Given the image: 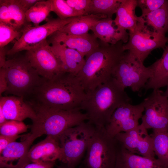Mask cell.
Returning a JSON list of instances; mask_svg holds the SVG:
<instances>
[{
    "mask_svg": "<svg viewBox=\"0 0 168 168\" xmlns=\"http://www.w3.org/2000/svg\"><path fill=\"white\" fill-rule=\"evenodd\" d=\"M163 94L168 98V84L166 86V89L165 91L163 92Z\"/></svg>",
    "mask_w": 168,
    "mask_h": 168,
    "instance_id": "7bdbcfd3",
    "label": "cell"
},
{
    "mask_svg": "<svg viewBox=\"0 0 168 168\" xmlns=\"http://www.w3.org/2000/svg\"><path fill=\"white\" fill-rule=\"evenodd\" d=\"M0 106L7 120L22 121L29 118L33 122L36 118L35 111L22 97L15 96L0 97Z\"/></svg>",
    "mask_w": 168,
    "mask_h": 168,
    "instance_id": "e0dca14e",
    "label": "cell"
},
{
    "mask_svg": "<svg viewBox=\"0 0 168 168\" xmlns=\"http://www.w3.org/2000/svg\"><path fill=\"white\" fill-rule=\"evenodd\" d=\"M114 138L131 153L155 158L152 138L142 124L128 132L119 133Z\"/></svg>",
    "mask_w": 168,
    "mask_h": 168,
    "instance_id": "5bb4252c",
    "label": "cell"
},
{
    "mask_svg": "<svg viewBox=\"0 0 168 168\" xmlns=\"http://www.w3.org/2000/svg\"><path fill=\"white\" fill-rule=\"evenodd\" d=\"M36 118L30 132L38 137L45 134L58 139L67 129L87 121L86 114L79 108L69 110L34 107Z\"/></svg>",
    "mask_w": 168,
    "mask_h": 168,
    "instance_id": "277c9868",
    "label": "cell"
},
{
    "mask_svg": "<svg viewBox=\"0 0 168 168\" xmlns=\"http://www.w3.org/2000/svg\"><path fill=\"white\" fill-rule=\"evenodd\" d=\"M26 135L13 136L0 135V153L11 143L15 142L18 138L24 137Z\"/></svg>",
    "mask_w": 168,
    "mask_h": 168,
    "instance_id": "d590c367",
    "label": "cell"
},
{
    "mask_svg": "<svg viewBox=\"0 0 168 168\" xmlns=\"http://www.w3.org/2000/svg\"><path fill=\"white\" fill-rule=\"evenodd\" d=\"M5 71L7 88V95L27 98L44 80L32 66L25 56H18L6 60Z\"/></svg>",
    "mask_w": 168,
    "mask_h": 168,
    "instance_id": "5b68a950",
    "label": "cell"
},
{
    "mask_svg": "<svg viewBox=\"0 0 168 168\" xmlns=\"http://www.w3.org/2000/svg\"><path fill=\"white\" fill-rule=\"evenodd\" d=\"M128 41L124 44L125 51H128L143 63L151 52L158 48L164 49L168 38L152 31L138 21L136 27L129 31Z\"/></svg>",
    "mask_w": 168,
    "mask_h": 168,
    "instance_id": "9c48e42d",
    "label": "cell"
},
{
    "mask_svg": "<svg viewBox=\"0 0 168 168\" xmlns=\"http://www.w3.org/2000/svg\"><path fill=\"white\" fill-rule=\"evenodd\" d=\"M61 154V150L58 140L47 136L44 139L30 148L27 159L28 163L54 162L58 160Z\"/></svg>",
    "mask_w": 168,
    "mask_h": 168,
    "instance_id": "ac0fdd59",
    "label": "cell"
},
{
    "mask_svg": "<svg viewBox=\"0 0 168 168\" xmlns=\"http://www.w3.org/2000/svg\"><path fill=\"white\" fill-rule=\"evenodd\" d=\"M163 93L154 89L142 101L145 113L141 124L147 129L168 132V98Z\"/></svg>",
    "mask_w": 168,
    "mask_h": 168,
    "instance_id": "7c38bea8",
    "label": "cell"
},
{
    "mask_svg": "<svg viewBox=\"0 0 168 168\" xmlns=\"http://www.w3.org/2000/svg\"><path fill=\"white\" fill-rule=\"evenodd\" d=\"M7 120L6 119L2 107L0 106V126L6 122Z\"/></svg>",
    "mask_w": 168,
    "mask_h": 168,
    "instance_id": "60d3db41",
    "label": "cell"
},
{
    "mask_svg": "<svg viewBox=\"0 0 168 168\" xmlns=\"http://www.w3.org/2000/svg\"><path fill=\"white\" fill-rule=\"evenodd\" d=\"M52 12L51 0H40L37 2L26 12L27 22H32L35 26L45 20Z\"/></svg>",
    "mask_w": 168,
    "mask_h": 168,
    "instance_id": "484cf974",
    "label": "cell"
},
{
    "mask_svg": "<svg viewBox=\"0 0 168 168\" xmlns=\"http://www.w3.org/2000/svg\"><path fill=\"white\" fill-rule=\"evenodd\" d=\"M52 12L61 19L80 16L67 3L65 0H51Z\"/></svg>",
    "mask_w": 168,
    "mask_h": 168,
    "instance_id": "4dcf8cb0",
    "label": "cell"
},
{
    "mask_svg": "<svg viewBox=\"0 0 168 168\" xmlns=\"http://www.w3.org/2000/svg\"><path fill=\"white\" fill-rule=\"evenodd\" d=\"M25 56L39 75L45 80H52L68 72L51 49L47 40L26 51Z\"/></svg>",
    "mask_w": 168,
    "mask_h": 168,
    "instance_id": "30bf717a",
    "label": "cell"
},
{
    "mask_svg": "<svg viewBox=\"0 0 168 168\" xmlns=\"http://www.w3.org/2000/svg\"><path fill=\"white\" fill-rule=\"evenodd\" d=\"M131 100L124 89L112 77L86 93L80 109L85 111L87 121L95 127H105L115 110Z\"/></svg>",
    "mask_w": 168,
    "mask_h": 168,
    "instance_id": "7a4b0ae2",
    "label": "cell"
},
{
    "mask_svg": "<svg viewBox=\"0 0 168 168\" xmlns=\"http://www.w3.org/2000/svg\"><path fill=\"white\" fill-rule=\"evenodd\" d=\"M138 21L149 30L165 35L168 30V0L156 10L138 17Z\"/></svg>",
    "mask_w": 168,
    "mask_h": 168,
    "instance_id": "603a6c76",
    "label": "cell"
},
{
    "mask_svg": "<svg viewBox=\"0 0 168 168\" xmlns=\"http://www.w3.org/2000/svg\"><path fill=\"white\" fill-rule=\"evenodd\" d=\"M91 30L97 39L105 43L115 44L122 41L125 44L128 41L129 34L127 30L117 26L112 18L100 20Z\"/></svg>",
    "mask_w": 168,
    "mask_h": 168,
    "instance_id": "d6986e66",
    "label": "cell"
},
{
    "mask_svg": "<svg viewBox=\"0 0 168 168\" xmlns=\"http://www.w3.org/2000/svg\"><path fill=\"white\" fill-rule=\"evenodd\" d=\"M152 76L144 88L145 91L159 89L168 84V44L164 49L161 58L148 67Z\"/></svg>",
    "mask_w": 168,
    "mask_h": 168,
    "instance_id": "7402d4cb",
    "label": "cell"
},
{
    "mask_svg": "<svg viewBox=\"0 0 168 168\" xmlns=\"http://www.w3.org/2000/svg\"><path fill=\"white\" fill-rule=\"evenodd\" d=\"M7 53L4 48H0V67H3L7 60H6V56Z\"/></svg>",
    "mask_w": 168,
    "mask_h": 168,
    "instance_id": "ab89813d",
    "label": "cell"
},
{
    "mask_svg": "<svg viewBox=\"0 0 168 168\" xmlns=\"http://www.w3.org/2000/svg\"><path fill=\"white\" fill-rule=\"evenodd\" d=\"M166 0H137V7L142 11V16H144L160 7Z\"/></svg>",
    "mask_w": 168,
    "mask_h": 168,
    "instance_id": "d6a6232c",
    "label": "cell"
},
{
    "mask_svg": "<svg viewBox=\"0 0 168 168\" xmlns=\"http://www.w3.org/2000/svg\"><path fill=\"white\" fill-rule=\"evenodd\" d=\"M144 108L143 102L133 105L127 103L114 111L109 122L105 127L108 134L114 138L117 134L128 132L138 126Z\"/></svg>",
    "mask_w": 168,
    "mask_h": 168,
    "instance_id": "4fadbf2b",
    "label": "cell"
},
{
    "mask_svg": "<svg viewBox=\"0 0 168 168\" xmlns=\"http://www.w3.org/2000/svg\"><path fill=\"white\" fill-rule=\"evenodd\" d=\"M28 128L23 121L9 120L0 126L1 135L13 136L26 132Z\"/></svg>",
    "mask_w": 168,
    "mask_h": 168,
    "instance_id": "1f68e13d",
    "label": "cell"
},
{
    "mask_svg": "<svg viewBox=\"0 0 168 168\" xmlns=\"http://www.w3.org/2000/svg\"><path fill=\"white\" fill-rule=\"evenodd\" d=\"M23 31L13 26L0 22V48H4L15 39L18 40Z\"/></svg>",
    "mask_w": 168,
    "mask_h": 168,
    "instance_id": "f546056e",
    "label": "cell"
},
{
    "mask_svg": "<svg viewBox=\"0 0 168 168\" xmlns=\"http://www.w3.org/2000/svg\"><path fill=\"white\" fill-rule=\"evenodd\" d=\"M100 42L99 46L86 57L84 66L76 75L86 93L113 77L125 52L122 41L115 44Z\"/></svg>",
    "mask_w": 168,
    "mask_h": 168,
    "instance_id": "3957f363",
    "label": "cell"
},
{
    "mask_svg": "<svg viewBox=\"0 0 168 168\" xmlns=\"http://www.w3.org/2000/svg\"><path fill=\"white\" fill-rule=\"evenodd\" d=\"M86 97L76 75L66 72L44 79L25 100L32 107L69 110L80 108Z\"/></svg>",
    "mask_w": 168,
    "mask_h": 168,
    "instance_id": "6da1fadb",
    "label": "cell"
},
{
    "mask_svg": "<svg viewBox=\"0 0 168 168\" xmlns=\"http://www.w3.org/2000/svg\"><path fill=\"white\" fill-rule=\"evenodd\" d=\"M37 138L30 132L26 134L22 141H15L8 145L0 153V168H21L28 163V152Z\"/></svg>",
    "mask_w": 168,
    "mask_h": 168,
    "instance_id": "9a60e30c",
    "label": "cell"
},
{
    "mask_svg": "<svg viewBox=\"0 0 168 168\" xmlns=\"http://www.w3.org/2000/svg\"><path fill=\"white\" fill-rule=\"evenodd\" d=\"M106 18H107L106 16L102 14H90L79 16L58 31L72 35H86L98 21Z\"/></svg>",
    "mask_w": 168,
    "mask_h": 168,
    "instance_id": "cb8c5ba5",
    "label": "cell"
},
{
    "mask_svg": "<svg viewBox=\"0 0 168 168\" xmlns=\"http://www.w3.org/2000/svg\"><path fill=\"white\" fill-rule=\"evenodd\" d=\"M7 88V82L6 75V72L3 68L0 69V96H2V94L5 92Z\"/></svg>",
    "mask_w": 168,
    "mask_h": 168,
    "instance_id": "74e56055",
    "label": "cell"
},
{
    "mask_svg": "<svg viewBox=\"0 0 168 168\" xmlns=\"http://www.w3.org/2000/svg\"><path fill=\"white\" fill-rule=\"evenodd\" d=\"M125 52L115 69L112 77L125 89L131 88L133 92H138L144 88L152 76L148 67L128 51Z\"/></svg>",
    "mask_w": 168,
    "mask_h": 168,
    "instance_id": "ba28073f",
    "label": "cell"
},
{
    "mask_svg": "<svg viewBox=\"0 0 168 168\" xmlns=\"http://www.w3.org/2000/svg\"><path fill=\"white\" fill-rule=\"evenodd\" d=\"M10 16L14 26L24 31L31 26L26 18L27 11L20 4L19 0H7Z\"/></svg>",
    "mask_w": 168,
    "mask_h": 168,
    "instance_id": "f1b7e54d",
    "label": "cell"
},
{
    "mask_svg": "<svg viewBox=\"0 0 168 168\" xmlns=\"http://www.w3.org/2000/svg\"><path fill=\"white\" fill-rule=\"evenodd\" d=\"M68 4L81 16L88 14L91 0H65Z\"/></svg>",
    "mask_w": 168,
    "mask_h": 168,
    "instance_id": "836d02e7",
    "label": "cell"
},
{
    "mask_svg": "<svg viewBox=\"0 0 168 168\" xmlns=\"http://www.w3.org/2000/svg\"><path fill=\"white\" fill-rule=\"evenodd\" d=\"M0 22L15 26L10 16L7 0H0Z\"/></svg>",
    "mask_w": 168,
    "mask_h": 168,
    "instance_id": "e575fe53",
    "label": "cell"
},
{
    "mask_svg": "<svg viewBox=\"0 0 168 168\" xmlns=\"http://www.w3.org/2000/svg\"><path fill=\"white\" fill-rule=\"evenodd\" d=\"M118 142L114 168H167L157 158H148L131 153Z\"/></svg>",
    "mask_w": 168,
    "mask_h": 168,
    "instance_id": "ffe728a7",
    "label": "cell"
},
{
    "mask_svg": "<svg viewBox=\"0 0 168 168\" xmlns=\"http://www.w3.org/2000/svg\"><path fill=\"white\" fill-rule=\"evenodd\" d=\"M96 127L85 122L65 131L58 141L61 154L58 160L71 168H76L86 152Z\"/></svg>",
    "mask_w": 168,
    "mask_h": 168,
    "instance_id": "8992f818",
    "label": "cell"
},
{
    "mask_svg": "<svg viewBox=\"0 0 168 168\" xmlns=\"http://www.w3.org/2000/svg\"><path fill=\"white\" fill-rule=\"evenodd\" d=\"M118 142L107 133L105 127H96L79 168H114Z\"/></svg>",
    "mask_w": 168,
    "mask_h": 168,
    "instance_id": "52a82bcc",
    "label": "cell"
},
{
    "mask_svg": "<svg viewBox=\"0 0 168 168\" xmlns=\"http://www.w3.org/2000/svg\"><path fill=\"white\" fill-rule=\"evenodd\" d=\"M55 161L31 162L27 163L21 168H53Z\"/></svg>",
    "mask_w": 168,
    "mask_h": 168,
    "instance_id": "8d00e7d4",
    "label": "cell"
},
{
    "mask_svg": "<svg viewBox=\"0 0 168 168\" xmlns=\"http://www.w3.org/2000/svg\"><path fill=\"white\" fill-rule=\"evenodd\" d=\"M77 17L63 20L58 18L53 19L43 25L27 27L12 47L7 52V54L13 55L20 51L30 49L47 40L50 35Z\"/></svg>",
    "mask_w": 168,
    "mask_h": 168,
    "instance_id": "8fae6325",
    "label": "cell"
},
{
    "mask_svg": "<svg viewBox=\"0 0 168 168\" xmlns=\"http://www.w3.org/2000/svg\"><path fill=\"white\" fill-rule=\"evenodd\" d=\"M47 40L48 43L59 44L79 52L86 57L99 46L97 38L93 34L81 35H68L57 31L50 35Z\"/></svg>",
    "mask_w": 168,
    "mask_h": 168,
    "instance_id": "2e32d148",
    "label": "cell"
},
{
    "mask_svg": "<svg viewBox=\"0 0 168 168\" xmlns=\"http://www.w3.org/2000/svg\"><path fill=\"white\" fill-rule=\"evenodd\" d=\"M20 4L27 11L40 0H19Z\"/></svg>",
    "mask_w": 168,
    "mask_h": 168,
    "instance_id": "f35d334b",
    "label": "cell"
},
{
    "mask_svg": "<svg viewBox=\"0 0 168 168\" xmlns=\"http://www.w3.org/2000/svg\"><path fill=\"white\" fill-rule=\"evenodd\" d=\"M57 168H71L69 167L67 165L62 163H61L58 166H57Z\"/></svg>",
    "mask_w": 168,
    "mask_h": 168,
    "instance_id": "b9f144b4",
    "label": "cell"
},
{
    "mask_svg": "<svg viewBox=\"0 0 168 168\" xmlns=\"http://www.w3.org/2000/svg\"><path fill=\"white\" fill-rule=\"evenodd\" d=\"M137 7V0H123L115 13V24L126 30H133L138 22V16L135 13Z\"/></svg>",
    "mask_w": 168,
    "mask_h": 168,
    "instance_id": "d4e9b609",
    "label": "cell"
},
{
    "mask_svg": "<svg viewBox=\"0 0 168 168\" xmlns=\"http://www.w3.org/2000/svg\"><path fill=\"white\" fill-rule=\"evenodd\" d=\"M150 135L153 140L155 156L168 168V132L153 130V133Z\"/></svg>",
    "mask_w": 168,
    "mask_h": 168,
    "instance_id": "4316f807",
    "label": "cell"
},
{
    "mask_svg": "<svg viewBox=\"0 0 168 168\" xmlns=\"http://www.w3.org/2000/svg\"><path fill=\"white\" fill-rule=\"evenodd\" d=\"M123 0H91L88 14H102L111 18L115 14Z\"/></svg>",
    "mask_w": 168,
    "mask_h": 168,
    "instance_id": "83f0119b",
    "label": "cell"
},
{
    "mask_svg": "<svg viewBox=\"0 0 168 168\" xmlns=\"http://www.w3.org/2000/svg\"><path fill=\"white\" fill-rule=\"evenodd\" d=\"M50 47L67 72L76 75L85 63L84 57L77 51L59 44H52Z\"/></svg>",
    "mask_w": 168,
    "mask_h": 168,
    "instance_id": "44dd1931",
    "label": "cell"
}]
</instances>
